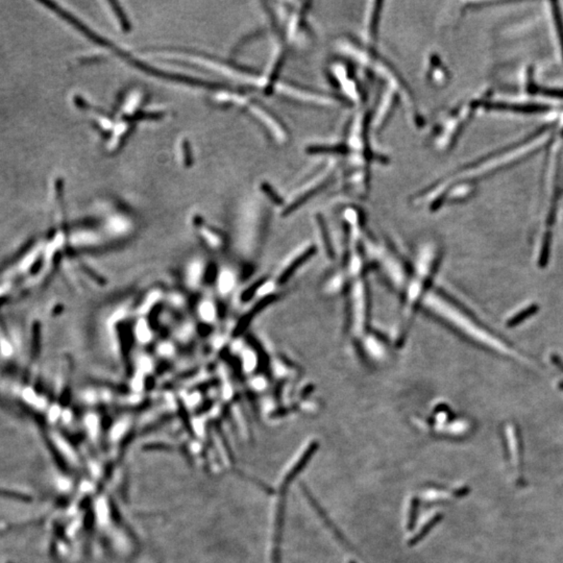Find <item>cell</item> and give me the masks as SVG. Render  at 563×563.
Returning a JSON list of instances; mask_svg holds the SVG:
<instances>
[{
	"label": "cell",
	"mask_w": 563,
	"mask_h": 563,
	"mask_svg": "<svg viewBox=\"0 0 563 563\" xmlns=\"http://www.w3.org/2000/svg\"><path fill=\"white\" fill-rule=\"evenodd\" d=\"M423 302L435 314L439 315L441 319L447 320L448 322L456 326L461 332L465 333V335L472 338L476 341H480L481 343L487 344V346H490L492 348H498V350L502 351L503 353L509 351L507 346L502 343V341L488 335L487 331L483 330L481 326H479L478 324L470 319L465 312L459 310L456 306L450 304L449 300H445L440 295H437V293L430 291L423 297Z\"/></svg>",
	"instance_id": "obj_1"
},
{
	"label": "cell",
	"mask_w": 563,
	"mask_h": 563,
	"mask_svg": "<svg viewBox=\"0 0 563 563\" xmlns=\"http://www.w3.org/2000/svg\"><path fill=\"white\" fill-rule=\"evenodd\" d=\"M353 329L356 335H360L365 326L366 302L365 290L362 281H357L353 288Z\"/></svg>",
	"instance_id": "obj_2"
},
{
	"label": "cell",
	"mask_w": 563,
	"mask_h": 563,
	"mask_svg": "<svg viewBox=\"0 0 563 563\" xmlns=\"http://www.w3.org/2000/svg\"><path fill=\"white\" fill-rule=\"evenodd\" d=\"M538 311V307L536 306V305L528 307V308H525V310L521 311V312H518V314L514 315V317L507 322L508 326L511 328V326H518V324H520L521 322H525V319H529L530 317L535 314Z\"/></svg>",
	"instance_id": "obj_3"
}]
</instances>
